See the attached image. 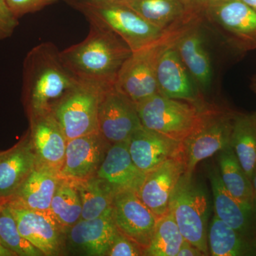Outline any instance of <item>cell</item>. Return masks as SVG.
<instances>
[{
  "label": "cell",
  "mask_w": 256,
  "mask_h": 256,
  "mask_svg": "<svg viewBox=\"0 0 256 256\" xmlns=\"http://www.w3.org/2000/svg\"><path fill=\"white\" fill-rule=\"evenodd\" d=\"M30 139L37 162L60 172L65 158L67 140L53 112L28 118Z\"/></svg>",
  "instance_id": "18"
},
{
  "label": "cell",
  "mask_w": 256,
  "mask_h": 256,
  "mask_svg": "<svg viewBox=\"0 0 256 256\" xmlns=\"http://www.w3.org/2000/svg\"><path fill=\"white\" fill-rule=\"evenodd\" d=\"M195 21L184 22L169 28L151 44L132 52L116 76L114 88L133 104H137L160 94L156 82V65L162 50L172 40Z\"/></svg>",
  "instance_id": "5"
},
{
  "label": "cell",
  "mask_w": 256,
  "mask_h": 256,
  "mask_svg": "<svg viewBox=\"0 0 256 256\" xmlns=\"http://www.w3.org/2000/svg\"><path fill=\"white\" fill-rule=\"evenodd\" d=\"M178 36L163 48L158 58L156 72L158 90L160 94L170 98L201 102L203 100L175 47Z\"/></svg>",
  "instance_id": "16"
},
{
  "label": "cell",
  "mask_w": 256,
  "mask_h": 256,
  "mask_svg": "<svg viewBox=\"0 0 256 256\" xmlns=\"http://www.w3.org/2000/svg\"><path fill=\"white\" fill-rule=\"evenodd\" d=\"M131 54L114 32L89 23L85 40L60 52V56L77 80L105 90L114 86L118 72Z\"/></svg>",
  "instance_id": "1"
},
{
  "label": "cell",
  "mask_w": 256,
  "mask_h": 256,
  "mask_svg": "<svg viewBox=\"0 0 256 256\" xmlns=\"http://www.w3.org/2000/svg\"><path fill=\"white\" fill-rule=\"evenodd\" d=\"M218 170L227 191L247 210L252 212L255 193L252 182L240 166L232 146L218 153Z\"/></svg>",
  "instance_id": "25"
},
{
  "label": "cell",
  "mask_w": 256,
  "mask_h": 256,
  "mask_svg": "<svg viewBox=\"0 0 256 256\" xmlns=\"http://www.w3.org/2000/svg\"><path fill=\"white\" fill-rule=\"evenodd\" d=\"M0 152H1V151H0Z\"/></svg>",
  "instance_id": "42"
},
{
  "label": "cell",
  "mask_w": 256,
  "mask_h": 256,
  "mask_svg": "<svg viewBox=\"0 0 256 256\" xmlns=\"http://www.w3.org/2000/svg\"><path fill=\"white\" fill-rule=\"evenodd\" d=\"M143 256V250L136 242L118 232L114 242L109 248L106 256Z\"/></svg>",
  "instance_id": "32"
},
{
  "label": "cell",
  "mask_w": 256,
  "mask_h": 256,
  "mask_svg": "<svg viewBox=\"0 0 256 256\" xmlns=\"http://www.w3.org/2000/svg\"><path fill=\"white\" fill-rule=\"evenodd\" d=\"M184 6L188 16L203 20L207 6L212 0H180Z\"/></svg>",
  "instance_id": "35"
},
{
  "label": "cell",
  "mask_w": 256,
  "mask_h": 256,
  "mask_svg": "<svg viewBox=\"0 0 256 256\" xmlns=\"http://www.w3.org/2000/svg\"><path fill=\"white\" fill-rule=\"evenodd\" d=\"M252 188H254V193H255V196L256 198V171L255 174L254 175V178H252Z\"/></svg>",
  "instance_id": "39"
},
{
  "label": "cell",
  "mask_w": 256,
  "mask_h": 256,
  "mask_svg": "<svg viewBox=\"0 0 256 256\" xmlns=\"http://www.w3.org/2000/svg\"><path fill=\"white\" fill-rule=\"evenodd\" d=\"M146 175L134 164L128 140L110 144L96 173L114 194L127 191L138 194Z\"/></svg>",
  "instance_id": "17"
},
{
  "label": "cell",
  "mask_w": 256,
  "mask_h": 256,
  "mask_svg": "<svg viewBox=\"0 0 256 256\" xmlns=\"http://www.w3.org/2000/svg\"><path fill=\"white\" fill-rule=\"evenodd\" d=\"M206 188L185 172L178 180L170 200L172 214L185 240L210 255L208 247L210 203Z\"/></svg>",
  "instance_id": "6"
},
{
  "label": "cell",
  "mask_w": 256,
  "mask_h": 256,
  "mask_svg": "<svg viewBox=\"0 0 256 256\" xmlns=\"http://www.w3.org/2000/svg\"><path fill=\"white\" fill-rule=\"evenodd\" d=\"M204 256L203 252L194 246L190 242L185 240L178 252V256Z\"/></svg>",
  "instance_id": "36"
},
{
  "label": "cell",
  "mask_w": 256,
  "mask_h": 256,
  "mask_svg": "<svg viewBox=\"0 0 256 256\" xmlns=\"http://www.w3.org/2000/svg\"><path fill=\"white\" fill-rule=\"evenodd\" d=\"M98 120L99 132L110 144L128 141L142 128L136 104L117 90L114 85L101 94Z\"/></svg>",
  "instance_id": "10"
},
{
  "label": "cell",
  "mask_w": 256,
  "mask_h": 256,
  "mask_svg": "<svg viewBox=\"0 0 256 256\" xmlns=\"http://www.w3.org/2000/svg\"><path fill=\"white\" fill-rule=\"evenodd\" d=\"M37 164L30 131L18 143L0 152V203L9 201Z\"/></svg>",
  "instance_id": "20"
},
{
  "label": "cell",
  "mask_w": 256,
  "mask_h": 256,
  "mask_svg": "<svg viewBox=\"0 0 256 256\" xmlns=\"http://www.w3.org/2000/svg\"><path fill=\"white\" fill-rule=\"evenodd\" d=\"M8 203L24 238L38 249L44 256H60L63 254L66 230L55 220L50 210H32Z\"/></svg>",
  "instance_id": "11"
},
{
  "label": "cell",
  "mask_w": 256,
  "mask_h": 256,
  "mask_svg": "<svg viewBox=\"0 0 256 256\" xmlns=\"http://www.w3.org/2000/svg\"><path fill=\"white\" fill-rule=\"evenodd\" d=\"M215 214L242 235H246L250 226L252 212L239 203L224 186L220 170L210 173Z\"/></svg>",
  "instance_id": "24"
},
{
  "label": "cell",
  "mask_w": 256,
  "mask_h": 256,
  "mask_svg": "<svg viewBox=\"0 0 256 256\" xmlns=\"http://www.w3.org/2000/svg\"><path fill=\"white\" fill-rule=\"evenodd\" d=\"M66 1H67V0H66Z\"/></svg>",
  "instance_id": "43"
},
{
  "label": "cell",
  "mask_w": 256,
  "mask_h": 256,
  "mask_svg": "<svg viewBox=\"0 0 256 256\" xmlns=\"http://www.w3.org/2000/svg\"><path fill=\"white\" fill-rule=\"evenodd\" d=\"M0 240L16 256H44L20 234L8 202L0 203Z\"/></svg>",
  "instance_id": "31"
},
{
  "label": "cell",
  "mask_w": 256,
  "mask_h": 256,
  "mask_svg": "<svg viewBox=\"0 0 256 256\" xmlns=\"http://www.w3.org/2000/svg\"><path fill=\"white\" fill-rule=\"evenodd\" d=\"M60 178L57 170L37 162L14 196L8 202L30 210L50 212Z\"/></svg>",
  "instance_id": "22"
},
{
  "label": "cell",
  "mask_w": 256,
  "mask_h": 256,
  "mask_svg": "<svg viewBox=\"0 0 256 256\" xmlns=\"http://www.w3.org/2000/svg\"><path fill=\"white\" fill-rule=\"evenodd\" d=\"M230 146L252 182L256 171V124L252 116L234 114Z\"/></svg>",
  "instance_id": "26"
},
{
  "label": "cell",
  "mask_w": 256,
  "mask_h": 256,
  "mask_svg": "<svg viewBox=\"0 0 256 256\" xmlns=\"http://www.w3.org/2000/svg\"><path fill=\"white\" fill-rule=\"evenodd\" d=\"M185 240L169 210L158 218L152 238L143 256H176Z\"/></svg>",
  "instance_id": "29"
},
{
  "label": "cell",
  "mask_w": 256,
  "mask_h": 256,
  "mask_svg": "<svg viewBox=\"0 0 256 256\" xmlns=\"http://www.w3.org/2000/svg\"><path fill=\"white\" fill-rule=\"evenodd\" d=\"M89 23L107 28L124 40L132 52L151 44L168 30L148 22L117 0H67Z\"/></svg>",
  "instance_id": "3"
},
{
  "label": "cell",
  "mask_w": 256,
  "mask_h": 256,
  "mask_svg": "<svg viewBox=\"0 0 256 256\" xmlns=\"http://www.w3.org/2000/svg\"><path fill=\"white\" fill-rule=\"evenodd\" d=\"M50 210L65 230L80 220L82 201L78 190L72 182L60 178L52 198Z\"/></svg>",
  "instance_id": "30"
},
{
  "label": "cell",
  "mask_w": 256,
  "mask_h": 256,
  "mask_svg": "<svg viewBox=\"0 0 256 256\" xmlns=\"http://www.w3.org/2000/svg\"><path fill=\"white\" fill-rule=\"evenodd\" d=\"M112 218L118 230L136 242L144 252L152 238L158 218L138 194L130 191L116 194Z\"/></svg>",
  "instance_id": "12"
},
{
  "label": "cell",
  "mask_w": 256,
  "mask_h": 256,
  "mask_svg": "<svg viewBox=\"0 0 256 256\" xmlns=\"http://www.w3.org/2000/svg\"><path fill=\"white\" fill-rule=\"evenodd\" d=\"M252 90H254V92H255L256 94V76H255L254 77V78H252Z\"/></svg>",
  "instance_id": "40"
},
{
  "label": "cell",
  "mask_w": 256,
  "mask_h": 256,
  "mask_svg": "<svg viewBox=\"0 0 256 256\" xmlns=\"http://www.w3.org/2000/svg\"><path fill=\"white\" fill-rule=\"evenodd\" d=\"M118 232L112 212L94 220H80L66 230L64 250L72 255L106 256Z\"/></svg>",
  "instance_id": "14"
},
{
  "label": "cell",
  "mask_w": 256,
  "mask_h": 256,
  "mask_svg": "<svg viewBox=\"0 0 256 256\" xmlns=\"http://www.w3.org/2000/svg\"><path fill=\"white\" fill-rule=\"evenodd\" d=\"M18 20L12 12L6 0H0V41L12 35L18 25Z\"/></svg>",
  "instance_id": "34"
},
{
  "label": "cell",
  "mask_w": 256,
  "mask_h": 256,
  "mask_svg": "<svg viewBox=\"0 0 256 256\" xmlns=\"http://www.w3.org/2000/svg\"><path fill=\"white\" fill-rule=\"evenodd\" d=\"M77 82L53 43L43 42L32 48L23 65V97L28 118L52 112Z\"/></svg>",
  "instance_id": "2"
},
{
  "label": "cell",
  "mask_w": 256,
  "mask_h": 256,
  "mask_svg": "<svg viewBox=\"0 0 256 256\" xmlns=\"http://www.w3.org/2000/svg\"><path fill=\"white\" fill-rule=\"evenodd\" d=\"M185 172L182 156H180L166 160L146 174L138 195L156 218L169 212L172 195Z\"/></svg>",
  "instance_id": "15"
},
{
  "label": "cell",
  "mask_w": 256,
  "mask_h": 256,
  "mask_svg": "<svg viewBox=\"0 0 256 256\" xmlns=\"http://www.w3.org/2000/svg\"><path fill=\"white\" fill-rule=\"evenodd\" d=\"M60 0H6L13 14L18 18L24 15L40 11Z\"/></svg>",
  "instance_id": "33"
},
{
  "label": "cell",
  "mask_w": 256,
  "mask_h": 256,
  "mask_svg": "<svg viewBox=\"0 0 256 256\" xmlns=\"http://www.w3.org/2000/svg\"><path fill=\"white\" fill-rule=\"evenodd\" d=\"M203 18L234 50H256V12L242 0H212Z\"/></svg>",
  "instance_id": "8"
},
{
  "label": "cell",
  "mask_w": 256,
  "mask_h": 256,
  "mask_svg": "<svg viewBox=\"0 0 256 256\" xmlns=\"http://www.w3.org/2000/svg\"><path fill=\"white\" fill-rule=\"evenodd\" d=\"M128 148L134 164L148 174L166 160L182 156V143L142 127L128 140Z\"/></svg>",
  "instance_id": "19"
},
{
  "label": "cell",
  "mask_w": 256,
  "mask_h": 256,
  "mask_svg": "<svg viewBox=\"0 0 256 256\" xmlns=\"http://www.w3.org/2000/svg\"><path fill=\"white\" fill-rule=\"evenodd\" d=\"M130 8L148 22L162 30H168L178 24L202 20L188 16L180 0H117Z\"/></svg>",
  "instance_id": "23"
},
{
  "label": "cell",
  "mask_w": 256,
  "mask_h": 256,
  "mask_svg": "<svg viewBox=\"0 0 256 256\" xmlns=\"http://www.w3.org/2000/svg\"><path fill=\"white\" fill-rule=\"evenodd\" d=\"M201 21L194 22L178 35L175 47L192 78L202 90L210 88L212 82L210 58L200 31Z\"/></svg>",
  "instance_id": "21"
},
{
  "label": "cell",
  "mask_w": 256,
  "mask_h": 256,
  "mask_svg": "<svg viewBox=\"0 0 256 256\" xmlns=\"http://www.w3.org/2000/svg\"><path fill=\"white\" fill-rule=\"evenodd\" d=\"M72 182L78 190L82 201L80 220H94L112 212L114 192L96 175Z\"/></svg>",
  "instance_id": "27"
},
{
  "label": "cell",
  "mask_w": 256,
  "mask_h": 256,
  "mask_svg": "<svg viewBox=\"0 0 256 256\" xmlns=\"http://www.w3.org/2000/svg\"><path fill=\"white\" fill-rule=\"evenodd\" d=\"M104 90L78 82L52 112L67 140L98 132V106Z\"/></svg>",
  "instance_id": "9"
},
{
  "label": "cell",
  "mask_w": 256,
  "mask_h": 256,
  "mask_svg": "<svg viewBox=\"0 0 256 256\" xmlns=\"http://www.w3.org/2000/svg\"><path fill=\"white\" fill-rule=\"evenodd\" d=\"M242 1L256 12V0H242Z\"/></svg>",
  "instance_id": "38"
},
{
  "label": "cell",
  "mask_w": 256,
  "mask_h": 256,
  "mask_svg": "<svg viewBox=\"0 0 256 256\" xmlns=\"http://www.w3.org/2000/svg\"><path fill=\"white\" fill-rule=\"evenodd\" d=\"M208 252L213 256H240L250 255L252 248L245 236L220 220L215 214L208 225Z\"/></svg>",
  "instance_id": "28"
},
{
  "label": "cell",
  "mask_w": 256,
  "mask_h": 256,
  "mask_svg": "<svg viewBox=\"0 0 256 256\" xmlns=\"http://www.w3.org/2000/svg\"><path fill=\"white\" fill-rule=\"evenodd\" d=\"M207 106L204 100L188 102L160 94L136 104L142 127L182 143L201 122Z\"/></svg>",
  "instance_id": "4"
},
{
  "label": "cell",
  "mask_w": 256,
  "mask_h": 256,
  "mask_svg": "<svg viewBox=\"0 0 256 256\" xmlns=\"http://www.w3.org/2000/svg\"><path fill=\"white\" fill-rule=\"evenodd\" d=\"M110 146L99 131L70 140L60 178L76 182L95 176Z\"/></svg>",
  "instance_id": "13"
},
{
  "label": "cell",
  "mask_w": 256,
  "mask_h": 256,
  "mask_svg": "<svg viewBox=\"0 0 256 256\" xmlns=\"http://www.w3.org/2000/svg\"><path fill=\"white\" fill-rule=\"evenodd\" d=\"M252 118H254V121H255L256 124V112L255 114H252Z\"/></svg>",
  "instance_id": "41"
},
{
  "label": "cell",
  "mask_w": 256,
  "mask_h": 256,
  "mask_svg": "<svg viewBox=\"0 0 256 256\" xmlns=\"http://www.w3.org/2000/svg\"><path fill=\"white\" fill-rule=\"evenodd\" d=\"M0 256H16L14 252H11L9 249L6 248V247L2 244L0 240Z\"/></svg>",
  "instance_id": "37"
},
{
  "label": "cell",
  "mask_w": 256,
  "mask_h": 256,
  "mask_svg": "<svg viewBox=\"0 0 256 256\" xmlns=\"http://www.w3.org/2000/svg\"><path fill=\"white\" fill-rule=\"evenodd\" d=\"M234 114L207 106L201 122L182 142V156L186 173L194 174L198 163L230 146Z\"/></svg>",
  "instance_id": "7"
}]
</instances>
